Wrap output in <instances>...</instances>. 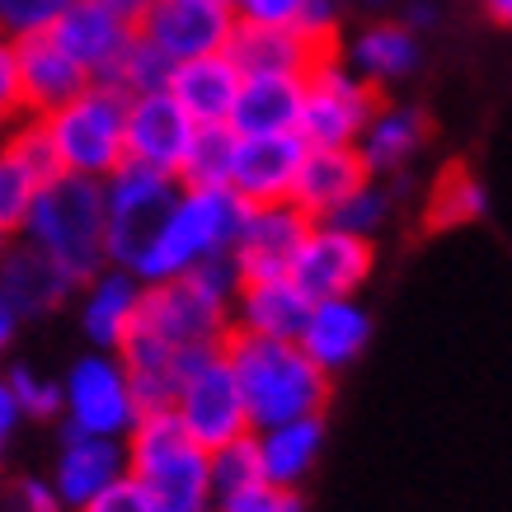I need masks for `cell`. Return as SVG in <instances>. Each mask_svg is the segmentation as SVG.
<instances>
[{
	"label": "cell",
	"instance_id": "6da1fadb",
	"mask_svg": "<svg viewBox=\"0 0 512 512\" xmlns=\"http://www.w3.org/2000/svg\"><path fill=\"white\" fill-rule=\"evenodd\" d=\"M226 357L235 367L240 395L249 409V428H273L287 419H311L329 409L334 376H325L296 339H259V334H226Z\"/></svg>",
	"mask_w": 512,
	"mask_h": 512
},
{
	"label": "cell",
	"instance_id": "7a4b0ae2",
	"mask_svg": "<svg viewBox=\"0 0 512 512\" xmlns=\"http://www.w3.org/2000/svg\"><path fill=\"white\" fill-rule=\"evenodd\" d=\"M240 221H245V202L231 188H179L132 273L141 282H170L212 259H226L240 235Z\"/></svg>",
	"mask_w": 512,
	"mask_h": 512
},
{
	"label": "cell",
	"instance_id": "3957f363",
	"mask_svg": "<svg viewBox=\"0 0 512 512\" xmlns=\"http://www.w3.org/2000/svg\"><path fill=\"white\" fill-rule=\"evenodd\" d=\"M127 475L146 489L156 512H212L207 447L188 437L174 409H146L123 437Z\"/></svg>",
	"mask_w": 512,
	"mask_h": 512
},
{
	"label": "cell",
	"instance_id": "277c9868",
	"mask_svg": "<svg viewBox=\"0 0 512 512\" xmlns=\"http://www.w3.org/2000/svg\"><path fill=\"white\" fill-rule=\"evenodd\" d=\"M235 287H240V278H235L231 259H212V264L170 282H146L132 329L170 343L179 353L184 348H221L231 334Z\"/></svg>",
	"mask_w": 512,
	"mask_h": 512
},
{
	"label": "cell",
	"instance_id": "5b68a950",
	"mask_svg": "<svg viewBox=\"0 0 512 512\" xmlns=\"http://www.w3.org/2000/svg\"><path fill=\"white\" fill-rule=\"evenodd\" d=\"M19 235L43 249L76 287L85 278H94L99 268L109 264V254H104V188H99V179H80V174L47 179L38 188Z\"/></svg>",
	"mask_w": 512,
	"mask_h": 512
},
{
	"label": "cell",
	"instance_id": "8992f818",
	"mask_svg": "<svg viewBox=\"0 0 512 512\" xmlns=\"http://www.w3.org/2000/svg\"><path fill=\"white\" fill-rule=\"evenodd\" d=\"M123 113H127V94L104 85V80H90V85L80 94H71L66 104L43 113L47 141H52V151H57L62 174L109 179V174L127 160Z\"/></svg>",
	"mask_w": 512,
	"mask_h": 512
},
{
	"label": "cell",
	"instance_id": "52a82bcc",
	"mask_svg": "<svg viewBox=\"0 0 512 512\" xmlns=\"http://www.w3.org/2000/svg\"><path fill=\"white\" fill-rule=\"evenodd\" d=\"M170 409L179 414L188 437L202 442L207 451L240 433H254L249 428L245 395H240V381H235V367H231V357H226V343L221 348H188L184 376H179V390H174Z\"/></svg>",
	"mask_w": 512,
	"mask_h": 512
},
{
	"label": "cell",
	"instance_id": "ba28073f",
	"mask_svg": "<svg viewBox=\"0 0 512 512\" xmlns=\"http://www.w3.org/2000/svg\"><path fill=\"white\" fill-rule=\"evenodd\" d=\"M376 104H381V90L367 85L348 62H339V52H329L301 76L296 137L306 146H357Z\"/></svg>",
	"mask_w": 512,
	"mask_h": 512
},
{
	"label": "cell",
	"instance_id": "9c48e42d",
	"mask_svg": "<svg viewBox=\"0 0 512 512\" xmlns=\"http://www.w3.org/2000/svg\"><path fill=\"white\" fill-rule=\"evenodd\" d=\"M99 188H104V254L113 268L132 273L151 231L165 217V207L179 193V179L165 170H151L141 160H123L109 179H99Z\"/></svg>",
	"mask_w": 512,
	"mask_h": 512
},
{
	"label": "cell",
	"instance_id": "30bf717a",
	"mask_svg": "<svg viewBox=\"0 0 512 512\" xmlns=\"http://www.w3.org/2000/svg\"><path fill=\"white\" fill-rule=\"evenodd\" d=\"M137 395L127 381L118 353L90 348L76 357L62 376V428L66 433H90V437H127L137 423Z\"/></svg>",
	"mask_w": 512,
	"mask_h": 512
},
{
	"label": "cell",
	"instance_id": "8fae6325",
	"mask_svg": "<svg viewBox=\"0 0 512 512\" xmlns=\"http://www.w3.org/2000/svg\"><path fill=\"white\" fill-rule=\"evenodd\" d=\"M372 268H376V240L348 235L339 226H329V221H311L301 249L292 254L287 278L311 301H325V296H357L372 282Z\"/></svg>",
	"mask_w": 512,
	"mask_h": 512
},
{
	"label": "cell",
	"instance_id": "7c38bea8",
	"mask_svg": "<svg viewBox=\"0 0 512 512\" xmlns=\"http://www.w3.org/2000/svg\"><path fill=\"white\" fill-rule=\"evenodd\" d=\"M311 231V217L296 207V202H264V207H245L240 235L231 245V268L240 282L254 278H278L292 268V254L301 249Z\"/></svg>",
	"mask_w": 512,
	"mask_h": 512
},
{
	"label": "cell",
	"instance_id": "4fadbf2b",
	"mask_svg": "<svg viewBox=\"0 0 512 512\" xmlns=\"http://www.w3.org/2000/svg\"><path fill=\"white\" fill-rule=\"evenodd\" d=\"M235 29V10L221 0H156L137 33L170 62H188L202 52H221Z\"/></svg>",
	"mask_w": 512,
	"mask_h": 512
},
{
	"label": "cell",
	"instance_id": "5bb4252c",
	"mask_svg": "<svg viewBox=\"0 0 512 512\" xmlns=\"http://www.w3.org/2000/svg\"><path fill=\"white\" fill-rule=\"evenodd\" d=\"M193 118L179 109L165 85L160 90H141L127 94V113H123V151L127 160H141L151 170L174 174L179 160L188 151V137H193Z\"/></svg>",
	"mask_w": 512,
	"mask_h": 512
},
{
	"label": "cell",
	"instance_id": "9a60e30c",
	"mask_svg": "<svg viewBox=\"0 0 512 512\" xmlns=\"http://www.w3.org/2000/svg\"><path fill=\"white\" fill-rule=\"evenodd\" d=\"M301 156H306V141L296 137V132H278V137H235L226 188H231L245 207L292 202Z\"/></svg>",
	"mask_w": 512,
	"mask_h": 512
},
{
	"label": "cell",
	"instance_id": "2e32d148",
	"mask_svg": "<svg viewBox=\"0 0 512 512\" xmlns=\"http://www.w3.org/2000/svg\"><path fill=\"white\" fill-rule=\"evenodd\" d=\"M372 343V315L357 296H325V301H311V311L301 320V334H296V348L311 357L325 376L348 372L357 357L367 353Z\"/></svg>",
	"mask_w": 512,
	"mask_h": 512
},
{
	"label": "cell",
	"instance_id": "e0dca14e",
	"mask_svg": "<svg viewBox=\"0 0 512 512\" xmlns=\"http://www.w3.org/2000/svg\"><path fill=\"white\" fill-rule=\"evenodd\" d=\"M221 52L240 76H306L320 57H329V47L311 43L296 24H249V19H235Z\"/></svg>",
	"mask_w": 512,
	"mask_h": 512
},
{
	"label": "cell",
	"instance_id": "ac0fdd59",
	"mask_svg": "<svg viewBox=\"0 0 512 512\" xmlns=\"http://www.w3.org/2000/svg\"><path fill=\"white\" fill-rule=\"evenodd\" d=\"M141 292H146V282H141L137 273L113 268V264H104L94 278L80 282L76 287L80 329H85L90 348H104V353H118V348H123V339L132 334V325H137Z\"/></svg>",
	"mask_w": 512,
	"mask_h": 512
},
{
	"label": "cell",
	"instance_id": "d6986e66",
	"mask_svg": "<svg viewBox=\"0 0 512 512\" xmlns=\"http://www.w3.org/2000/svg\"><path fill=\"white\" fill-rule=\"evenodd\" d=\"M0 292L10 296L19 320H43V315H57L62 306L76 301V282L66 278L38 245L15 235L5 259H0Z\"/></svg>",
	"mask_w": 512,
	"mask_h": 512
},
{
	"label": "cell",
	"instance_id": "ffe728a7",
	"mask_svg": "<svg viewBox=\"0 0 512 512\" xmlns=\"http://www.w3.org/2000/svg\"><path fill=\"white\" fill-rule=\"evenodd\" d=\"M118 475H127V451L123 437H90V433H66L62 428V447L52 461V489L66 508L76 512L80 503H90L99 489H109Z\"/></svg>",
	"mask_w": 512,
	"mask_h": 512
},
{
	"label": "cell",
	"instance_id": "44dd1931",
	"mask_svg": "<svg viewBox=\"0 0 512 512\" xmlns=\"http://www.w3.org/2000/svg\"><path fill=\"white\" fill-rule=\"evenodd\" d=\"M15 62H19V94H24V113L43 118L57 104H66L71 94H80L90 85V71L66 57L62 47L52 43L47 33H29L15 38Z\"/></svg>",
	"mask_w": 512,
	"mask_h": 512
},
{
	"label": "cell",
	"instance_id": "7402d4cb",
	"mask_svg": "<svg viewBox=\"0 0 512 512\" xmlns=\"http://www.w3.org/2000/svg\"><path fill=\"white\" fill-rule=\"evenodd\" d=\"M306 311H311V296L301 292L287 273H278V278H254V282H240V287H235L231 329L259 334V339H296Z\"/></svg>",
	"mask_w": 512,
	"mask_h": 512
},
{
	"label": "cell",
	"instance_id": "603a6c76",
	"mask_svg": "<svg viewBox=\"0 0 512 512\" xmlns=\"http://www.w3.org/2000/svg\"><path fill=\"white\" fill-rule=\"evenodd\" d=\"M47 38L62 47L66 57H76V62L90 71V80H99L109 71L113 57L123 52V43L132 38V24H123V19L113 15V10H104L99 0H76V5H66L62 15L52 19Z\"/></svg>",
	"mask_w": 512,
	"mask_h": 512
},
{
	"label": "cell",
	"instance_id": "cb8c5ba5",
	"mask_svg": "<svg viewBox=\"0 0 512 512\" xmlns=\"http://www.w3.org/2000/svg\"><path fill=\"white\" fill-rule=\"evenodd\" d=\"M372 179L357 146H306L301 156V170H296L292 184V202L306 212L311 221H325L334 207H339L353 188H362Z\"/></svg>",
	"mask_w": 512,
	"mask_h": 512
},
{
	"label": "cell",
	"instance_id": "d4e9b609",
	"mask_svg": "<svg viewBox=\"0 0 512 512\" xmlns=\"http://www.w3.org/2000/svg\"><path fill=\"white\" fill-rule=\"evenodd\" d=\"M240 71L226 52H202V57H188V62L170 66V80L165 90L179 99V109L193 118V123H226L231 118V104L240 94Z\"/></svg>",
	"mask_w": 512,
	"mask_h": 512
},
{
	"label": "cell",
	"instance_id": "484cf974",
	"mask_svg": "<svg viewBox=\"0 0 512 512\" xmlns=\"http://www.w3.org/2000/svg\"><path fill=\"white\" fill-rule=\"evenodd\" d=\"M428 137H433V127H428L423 109H414V104H376L372 123L362 127V137H357V156H362L372 179L400 174L428 146Z\"/></svg>",
	"mask_w": 512,
	"mask_h": 512
},
{
	"label": "cell",
	"instance_id": "4316f807",
	"mask_svg": "<svg viewBox=\"0 0 512 512\" xmlns=\"http://www.w3.org/2000/svg\"><path fill=\"white\" fill-rule=\"evenodd\" d=\"M254 447H259L264 484H273V489H301L306 475L315 470V461H320V451H325V414L287 419V423H273V428H254Z\"/></svg>",
	"mask_w": 512,
	"mask_h": 512
},
{
	"label": "cell",
	"instance_id": "83f0119b",
	"mask_svg": "<svg viewBox=\"0 0 512 512\" xmlns=\"http://www.w3.org/2000/svg\"><path fill=\"white\" fill-rule=\"evenodd\" d=\"M301 118V76H245L231 104L235 137H278L296 132Z\"/></svg>",
	"mask_w": 512,
	"mask_h": 512
},
{
	"label": "cell",
	"instance_id": "f1b7e54d",
	"mask_svg": "<svg viewBox=\"0 0 512 512\" xmlns=\"http://www.w3.org/2000/svg\"><path fill=\"white\" fill-rule=\"evenodd\" d=\"M423 47H419V33L404 29L400 19H381L372 29H362L348 47V66H353L357 76L376 85V90H386V85H400L414 66H419Z\"/></svg>",
	"mask_w": 512,
	"mask_h": 512
},
{
	"label": "cell",
	"instance_id": "f546056e",
	"mask_svg": "<svg viewBox=\"0 0 512 512\" xmlns=\"http://www.w3.org/2000/svg\"><path fill=\"white\" fill-rule=\"evenodd\" d=\"M489 207V193L480 188V179L470 174V165H447L428 188V207H423V226L428 231H451V226H466L480 221Z\"/></svg>",
	"mask_w": 512,
	"mask_h": 512
},
{
	"label": "cell",
	"instance_id": "4dcf8cb0",
	"mask_svg": "<svg viewBox=\"0 0 512 512\" xmlns=\"http://www.w3.org/2000/svg\"><path fill=\"white\" fill-rule=\"evenodd\" d=\"M231 156H235V132L231 123H198L188 137V151L179 160V188H226L231 179Z\"/></svg>",
	"mask_w": 512,
	"mask_h": 512
},
{
	"label": "cell",
	"instance_id": "1f68e13d",
	"mask_svg": "<svg viewBox=\"0 0 512 512\" xmlns=\"http://www.w3.org/2000/svg\"><path fill=\"white\" fill-rule=\"evenodd\" d=\"M207 475H212V498H231V494L254 489V484H264L254 433H240V437H231V442H221V447L207 451Z\"/></svg>",
	"mask_w": 512,
	"mask_h": 512
},
{
	"label": "cell",
	"instance_id": "d6a6232c",
	"mask_svg": "<svg viewBox=\"0 0 512 512\" xmlns=\"http://www.w3.org/2000/svg\"><path fill=\"white\" fill-rule=\"evenodd\" d=\"M170 57H160L156 47L146 43L137 29H132V38L123 43V52L109 62V71H104V85H113V90L123 94H141V90H160L165 80H170Z\"/></svg>",
	"mask_w": 512,
	"mask_h": 512
},
{
	"label": "cell",
	"instance_id": "836d02e7",
	"mask_svg": "<svg viewBox=\"0 0 512 512\" xmlns=\"http://www.w3.org/2000/svg\"><path fill=\"white\" fill-rule=\"evenodd\" d=\"M38 188H43V179L24 165V156H19L15 146L5 141V132H0V226L10 235H19L33 198H38Z\"/></svg>",
	"mask_w": 512,
	"mask_h": 512
},
{
	"label": "cell",
	"instance_id": "e575fe53",
	"mask_svg": "<svg viewBox=\"0 0 512 512\" xmlns=\"http://www.w3.org/2000/svg\"><path fill=\"white\" fill-rule=\"evenodd\" d=\"M390 207H395V193L390 188H381L376 179H367L362 188H353L348 198L329 212V226H339V231H348V235H362V240H376V231L386 226V217H390Z\"/></svg>",
	"mask_w": 512,
	"mask_h": 512
},
{
	"label": "cell",
	"instance_id": "d590c367",
	"mask_svg": "<svg viewBox=\"0 0 512 512\" xmlns=\"http://www.w3.org/2000/svg\"><path fill=\"white\" fill-rule=\"evenodd\" d=\"M5 386H10L24 419H38V423L62 419V381L33 372L29 362H15V367H5Z\"/></svg>",
	"mask_w": 512,
	"mask_h": 512
},
{
	"label": "cell",
	"instance_id": "8d00e7d4",
	"mask_svg": "<svg viewBox=\"0 0 512 512\" xmlns=\"http://www.w3.org/2000/svg\"><path fill=\"white\" fill-rule=\"evenodd\" d=\"M76 0H0V33L5 38H29V33H47L52 19L62 15Z\"/></svg>",
	"mask_w": 512,
	"mask_h": 512
},
{
	"label": "cell",
	"instance_id": "74e56055",
	"mask_svg": "<svg viewBox=\"0 0 512 512\" xmlns=\"http://www.w3.org/2000/svg\"><path fill=\"white\" fill-rule=\"evenodd\" d=\"M212 512H306V498L301 489H273V484H254L245 494L217 498Z\"/></svg>",
	"mask_w": 512,
	"mask_h": 512
},
{
	"label": "cell",
	"instance_id": "f35d334b",
	"mask_svg": "<svg viewBox=\"0 0 512 512\" xmlns=\"http://www.w3.org/2000/svg\"><path fill=\"white\" fill-rule=\"evenodd\" d=\"M76 512H156V508H151L146 489H141L132 475H118L109 489H99V494H94L90 503H80Z\"/></svg>",
	"mask_w": 512,
	"mask_h": 512
},
{
	"label": "cell",
	"instance_id": "ab89813d",
	"mask_svg": "<svg viewBox=\"0 0 512 512\" xmlns=\"http://www.w3.org/2000/svg\"><path fill=\"white\" fill-rule=\"evenodd\" d=\"M24 118V94H19V62H15V38L0 33V132Z\"/></svg>",
	"mask_w": 512,
	"mask_h": 512
},
{
	"label": "cell",
	"instance_id": "60d3db41",
	"mask_svg": "<svg viewBox=\"0 0 512 512\" xmlns=\"http://www.w3.org/2000/svg\"><path fill=\"white\" fill-rule=\"evenodd\" d=\"M10 508L15 512H71L62 498H57L52 480H38V475H19V480L10 484Z\"/></svg>",
	"mask_w": 512,
	"mask_h": 512
},
{
	"label": "cell",
	"instance_id": "b9f144b4",
	"mask_svg": "<svg viewBox=\"0 0 512 512\" xmlns=\"http://www.w3.org/2000/svg\"><path fill=\"white\" fill-rule=\"evenodd\" d=\"M306 0H235L231 10L235 19H249V24H296Z\"/></svg>",
	"mask_w": 512,
	"mask_h": 512
},
{
	"label": "cell",
	"instance_id": "7bdbcfd3",
	"mask_svg": "<svg viewBox=\"0 0 512 512\" xmlns=\"http://www.w3.org/2000/svg\"><path fill=\"white\" fill-rule=\"evenodd\" d=\"M19 423H24V414H19L15 395L5 386V372H0V456H5V447H10V437H15Z\"/></svg>",
	"mask_w": 512,
	"mask_h": 512
},
{
	"label": "cell",
	"instance_id": "ee69618b",
	"mask_svg": "<svg viewBox=\"0 0 512 512\" xmlns=\"http://www.w3.org/2000/svg\"><path fill=\"white\" fill-rule=\"evenodd\" d=\"M19 325H24V320H19V311L10 306V296L0 292V357L10 353V343L19 339Z\"/></svg>",
	"mask_w": 512,
	"mask_h": 512
},
{
	"label": "cell",
	"instance_id": "f6af8a7d",
	"mask_svg": "<svg viewBox=\"0 0 512 512\" xmlns=\"http://www.w3.org/2000/svg\"><path fill=\"white\" fill-rule=\"evenodd\" d=\"M99 5H104V10H113V15L123 19V24H132V29H137L141 19H146V10H151L156 0H99Z\"/></svg>",
	"mask_w": 512,
	"mask_h": 512
},
{
	"label": "cell",
	"instance_id": "bcb514c9",
	"mask_svg": "<svg viewBox=\"0 0 512 512\" xmlns=\"http://www.w3.org/2000/svg\"><path fill=\"white\" fill-rule=\"evenodd\" d=\"M400 24H404V29H414V33H419V29H433V24H437V10L428 5V0H414V5H404V19H400Z\"/></svg>",
	"mask_w": 512,
	"mask_h": 512
},
{
	"label": "cell",
	"instance_id": "7dc6e473",
	"mask_svg": "<svg viewBox=\"0 0 512 512\" xmlns=\"http://www.w3.org/2000/svg\"><path fill=\"white\" fill-rule=\"evenodd\" d=\"M484 15L494 19V24H508L512 29V0H484Z\"/></svg>",
	"mask_w": 512,
	"mask_h": 512
},
{
	"label": "cell",
	"instance_id": "c3c4849f",
	"mask_svg": "<svg viewBox=\"0 0 512 512\" xmlns=\"http://www.w3.org/2000/svg\"><path fill=\"white\" fill-rule=\"evenodd\" d=\"M10 240H15V235H10L5 226H0V259H5V249H10Z\"/></svg>",
	"mask_w": 512,
	"mask_h": 512
},
{
	"label": "cell",
	"instance_id": "681fc988",
	"mask_svg": "<svg viewBox=\"0 0 512 512\" xmlns=\"http://www.w3.org/2000/svg\"><path fill=\"white\" fill-rule=\"evenodd\" d=\"M362 5H367V10H386L390 0H362Z\"/></svg>",
	"mask_w": 512,
	"mask_h": 512
},
{
	"label": "cell",
	"instance_id": "f907efd6",
	"mask_svg": "<svg viewBox=\"0 0 512 512\" xmlns=\"http://www.w3.org/2000/svg\"><path fill=\"white\" fill-rule=\"evenodd\" d=\"M221 5H235V0H221Z\"/></svg>",
	"mask_w": 512,
	"mask_h": 512
}]
</instances>
